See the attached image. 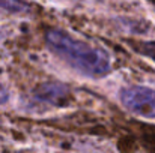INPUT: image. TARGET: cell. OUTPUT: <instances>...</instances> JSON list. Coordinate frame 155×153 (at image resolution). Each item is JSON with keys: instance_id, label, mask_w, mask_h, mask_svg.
Here are the masks:
<instances>
[{"instance_id": "6da1fadb", "label": "cell", "mask_w": 155, "mask_h": 153, "mask_svg": "<svg viewBox=\"0 0 155 153\" xmlns=\"http://www.w3.org/2000/svg\"><path fill=\"white\" fill-rule=\"evenodd\" d=\"M47 44L54 54L84 75L101 77L110 71L111 62L107 51L72 38L63 30H48Z\"/></svg>"}, {"instance_id": "7a4b0ae2", "label": "cell", "mask_w": 155, "mask_h": 153, "mask_svg": "<svg viewBox=\"0 0 155 153\" xmlns=\"http://www.w3.org/2000/svg\"><path fill=\"white\" fill-rule=\"evenodd\" d=\"M120 102L131 113L155 119V90L145 86H130L120 90Z\"/></svg>"}, {"instance_id": "3957f363", "label": "cell", "mask_w": 155, "mask_h": 153, "mask_svg": "<svg viewBox=\"0 0 155 153\" xmlns=\"http://www.w3.org/2000/svg\"><path fill=\"white\" fill-rule=\"evenodd\" d=\"M68 89L59 83H45L35 90V98L47 104H60L66 98Z\"/></svg>"}, {"instance_id": "277c9868", "label": "cell", "mask_w": 155, "mask_h": 153, "mask_svg": "<svg viewBox=\"0 0 155 153\" xmlns=\"http://www.w3.org/2000/svg\"><path fill=\"white\" fill-rule=\"evenodd\" d=\"M0 9L11 14H21V12H26L29 6L23 0H0Z\"/></svg>"}, {"instance_id": "5b68a950", "label": "cell", "mask_w": 155, "mask_h": 153, "mask_svg": "<svg viewBox=\"0 0 155 153\" xmlns=\"http://www.w3.org/2000/svg\"><path fill=\"white\" fill-rule=\"evenodd\" d=\"M136 50L139 51L140 54L152 59L155 62V42H143V44H139L136 47Z\"/></svg>"}, {"instance_id": "8992f818", "label": "cell", "mask_w": 155, "mask_h": 153, "mask_svg": "<svg viewBox=\"0 0 155 153\" xmlns=\"http://www.w3.org/2000/svg\"><path fill=\"white\" fill-rule=\"evenodd\" d=\"M8 101V92L0 86V104H3V102Z\"/></svg>"}]
</instances>
